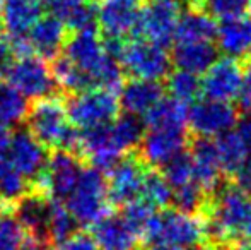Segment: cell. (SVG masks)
<instances>
[{
  "label": "cell",
  "instance_id": "6da1fadb",
  "mask_svg": "<svg viewBox=\"0 0 251 250\" xmlns=\"http://www.w3.org/2000/svg\"><path fill=\"white\" fill-rule=\"evenodd\" d=\"M65 47V55L87 77L91 86L118 91L123 84V69L116 58L104 50V45L94 28L75 31Z\"/></svg>",
  "mask_w": 251,
  "mask_h": 250
},
{
  "label": "cell",
  "instance_id": "7a4b0ae2",
  "mask_svg": "<svg viewBox=\"0 0 251 250\" xmlns=\"http://www.w3.org/2000/svg\"><path fill=\"white\" fill-rule=\"evenodd\" d=\"M250 207V197L236 185L217 189L205 204L201 216L205 218L207 238L212 244L227 249L243 238V224Z\"/></svg>",
  "mask_w": 251,
  "mask_h": 250
},
{
  "label": "cell",
  "instance_id": "3957f363",
  "mask_svg": "<svg viewBox=\"0 0 251 250\" xmlns=\"http://www.w3.org/2000/svg\"><path fill=\"white\" fill-rule=\"evenodd\" d=\"M27 130L45 147L75 153L79 147V129L70 124L65 105L60 98H40L27 108Z\"/></svg>",
  "mask_w": 251,
  "mask_h": 250
},
{
  "label": "cell",
  "instance_id": "277c9868",
  "mask_svg": "<svg viewBox=\"0 0 251 250\" xmlns=\"http://www.w3.org/2000/svg\"><path fill=\"white\" fill-rule=\"evenodd\" d=\"M207 238L205 218L197 213L166 209L154 214L147 224L144 240L151 244H168L178 249H190Z\"/></svg>",
  "mask_w": 251,
  "mask_h": 250
},
{
  "label": "cell",
  "instance_id": "5b68a950",
  "mask_svg": "<svg viewBox=\"0 0 251 250\" xmlns=\"http://www.w3.org/2000/svg\"><path fill=\"white\" fill-rule=\"evenodd\" d=\"M65 206L80 226H93L108 214L109 200L102 171L94 167L82 168L75 187L67 195Z\"/></svg>",
  "mask_w": 251,
  "mask_h": 250
},
{
  "label": "cell",
  "instance_id": "8992f818",
  "mask_svg": "<svg viewBox=\"0 0 251 250\" xmlns=\"http://www.w3.org/2000/svg\"><path fill=\"white\" fill-rule=\"evenodd\" d=\"M67 117L77 129L109 124L120 111V101L115 91L106 87H86L72 93L65 105Z\"/></svg>",
  "mask_w": 251,
  "mask_h": 250
},
{
  "label": "cell",
  "instance_id": "52a82bcc",
  "mask_svg": "<svg viewBox=\"0 0 251 250\" xmlns=\"http://www.w3.org/2000/svg\"><path fill=\"white\" fill-rule=\"evenodd\" d=\"M9 84L24 98H48L58 91L50 67L40 55L27 54L14 58L5 67Z\"/></svg>",
  "mask_w": 251,
  "mask_h": 250
},
{
  "label": "cell",
  "instance_id": "ba28073f",
  "mask_svg": "<svg viewBox=\"0 0 251 250\" xmlns=\"http://www.w3.org/2000/svg\"><path fill=\"white\" fill-rule=\"evenodd\" d=\"M82 168V163L75 156V153L56 149L47 160L45 170L34 182V190L41 192L51 200L67 199V195L75 187Z\"/></svg>",
  "mask_w": 251,
  "mask_h": 250
},
{
  "label": "cell",
  "instance_id": "9c48e42d",
  "mask_svg": "<svg viewBox=\"0 0 251 250\" xmlns=\"http://www.w3.org/2000/svg\"><path fill=\"white\" fill-rule=\"evenodd\" d=\"M118 62H122L123 72L137 79L161 81L169 74L171 58L164 47L147 40H135L123 43Z\"/></svg>",
  "mask_w": 251,
  "mask_h": 250
},
{
  "label": "cell",
  "instance_id": "30bf717a",
  "mask_svg": "<svg viewBox=\"0 0 251 250\" xmlns=\"http://www.w3.org/2000/svg\"><path fill=\"white\" fill-rule=\"evenodd\" d=\"M179 19L176 0H146L135 24V33L142 40L166 47L173 41Z\"/></svg>",
  "mask_w": 251,
  "mask_h": 250
},
{
  "label": "cell",
  "instance_id": "8fae6325",
  "mask_svg": "<svg viewBox=\"0 0 251 250\" xmlns=\"http://www.w3.org/2000/svg\"><path fill=\"white\" fill-rule=\"evenodd\" d=\"M147 173V165L139 154L122 156L109 168L106 190L108 200L113 206H125L142 195L144 178Z\"/></svg>",
  "mask_w": 251,
  "mask_h": 250
},
{
  "label": "cell",
  "instance_id": "7c38bea8",
  "mask_svg": "<svg viewBox=\"0 0 251 250\" xmlns=\"http://www.w3.org/2000/svg\"><path fill=\"white\" fill-rule=\"evenodd\" d=\"M147 134L142 136L139 147V158L147 167H164L178 154L185 153L188 146L186 129H169V127H147Z\"/></svg>",
  "mask_w": 251,
  "mask_h": 250
},
{
  "label": "cell",
  "instance_id": "4fadbf2b",
  "mask_svg": "<svg viewBox=\"0 0 251 250\" xmlns=\"http://www.w3.org/2000/svg\"><path fill=\"white\" fill-rule=\"evenodd\" d=\"M48 160V151L29 130H16L9 139L7 165L34 185Z\"/></svg>",
  "mask_w": 251,
  "mask_h": 250
},
{
  "label": "cell",
  "instance_id": "5bb4252c",
  "mask_svg": "<svg viewBox=\"0 0 251 250\" xmlns=\"http://www.w3.org/2000/svg\"><path fill=\"white\" fill-rule=\"evenodd\" d=\"M188 127L199 137H217L238 124V111L226 101L205 98L188 110Z\"/></svg>",
  "mask_w": 251,
  "mask_h": 250
},
{
  "label": "cell",
  "instance_id": "9a60e30c",
  "mask_svg": "<svg viewBox=\"0 0 251 250\" xmlns=\"http://www.w3.org/2000/svg\"><path fill=\"white\" fill-rule=\"evenodd\" d=\"M77 153L80 158L91 163V167L104 171L109 170L122 156H125L116 142L109 124L82 129L79 136V147Z\"/></svg>",
  "mask_w": 251,
  "mask_h": 250
},
{
  "label": "cell",
  "instance_id": "2e32d148",
  "mask_svg": "<svg viewBox=\"0 0 251 250\" xmlns=\"http://www.w3.org/2000/svg\"><path fill=\"white\" fill-rule=\"evenodd\" d=\"M243 67L234 57L215 58L214 63L203 72V79L200 81V93L205 98L215 101L236 100L241 84Z\"/></svg>",
  "mask_w": 251,
  "mask_h": 250
},
{
  "label": "cell",
  "instance_id": "e0dca14e",
  "mask_svg": "<svg viewBox=\"0 0 251 250\" xmlns=\"http://www.w3.org/2000/svg\"><path fill=\"white\" fill-rule=\"evenodd\" d=\"M146 0H94L96 21L104 38H125L135 29Z\"/></svg>",
  "mask_w": 251,
  "mask_h": 250
},
{
  "label": "cell",
  "instance_id": "ac0fdd59",
  "mask_svg": "<svg viewBox=\"0 0 251 250\" xmlns=\"http://www.w3.org/2000/svg\"><path fill=\"white\" fill-rule=\"evenodd\" d=\"M188 154L192 161L193 178L207 195H212L219 189L222 178V168L219 163L214 140L199 137L192 142V151Z\"/></svg>",
  "mask_w": 251,
  "mask_h": 250
},
{
  "label": "cell",
  "instance_id": "d6986e66",
  "mask_svg": "<svg viewBox=\"0 0 251 250\" xmlns=\"http://www.w3.org/2000/svg\"><path fill=\"white\" fill-rule=\"evenodd\" d=\"M67 26L55 16H41L36 23L27 31V41L31 45V50L36 52L41 58L51 60L62 52L69 40Z\"/></svg>",
  "mask_w": 251,
  "mask_h": 250
},
{
  "label": "cell",
  "instance_id": "ffe728a7",
  "mask_svg": "<svg viewBox=\"0 0 251 250\" xmlns=\"http://www.w3.org/2000/svg\"><path fill=\"white\" fill-rule=\"evenodd\" d=\"M215 40L227 57H245L251 52V19L241 12L221 17Z\"/></svg>",
  "mask_w": 251,
  "mask_h": 250
},
{
  "label": "cell",
  "instance_id": "44dd1931",
  "mask_svg": "<svg viewBox=\"0 0 251 250\" xmlns=\"http://www.w3.org/2000/svg\"><path fill=\"white\" fill-rule=\"evenodd\" d=\"M93 238L98 250H135L139 245V237L116 214H104L93 224Z\"/></svg>",
  "mask_w": 251,
  "mask_h": 250
},
{
  "label": "cell",
  "instance_id": "7402d4cb",
  "mask_svg": "<svg viewBox=\"0 0 251 250\" xmlns=\"http://www.w3.org/2000/svg\"><path fill=\"white\" fill-rule=\"evenodd\" d=\"M118 91L120 107L126 113L137 115V117H144L161 100L164 93L159 81L137 79V77H132L128 83H123Z\"/></svg>",
  "mask_w": 251,
  "mask_h": 250
},
{
  "label": "cell",
  "instance_id": "603a6c76",
  "mask_svg": "<svg viewBox=\"0 0 251 250\" xmlns=\"http://www.w3.org/2000/svg\"><path fill=\"white\" fill-rule=\"evenodd\" d=\"M14 213L27 233L50 240V237H48L50 199L47 195H43L38 190H31L23 199L17 200L14 206Z\"/></svg>",
  "mask_w": 251,
  "mask_h": 250
},
{
  "label": "cell",
  "instance_id": "cb8c5ba5",
  "mask_svg": "<svg viewBox=\"0 0 251 250\" xmlns=\"http://www.w3.org/2000/svg\"><path fill=\"white\" fill-rule=\"evenodd\" d=\"M43 0H2L3 29L9 36H26L34 23L43 16Z\"/></svg>",
  "mask_w": 251,
  "mask_h": 250
},
{
  "label": "cell",
  "instance_id": "d4e9b609",
  "mask_svg": "<svg viewBox=\"0 0 251 250\" xmlns=\"http://www.w3.org/2000/svg\"><path fill=\"white\" fill-rule=\"evenodd\" d=\"M51 16L60 19L70 33L94 28L96 5L94 0H43Z\"/></svg>",
  "mask_w": 251,
  "mask_h": 250
},
{
  "label": "cell",
  "instance_id": "484cf974",
  "mask_svg": "<svg viewBox=\"0 0 251 250\" xmlns=\"http://www.w3.org/2000/svg\"><path fill=\"white\" fill-rule=\"evenodd\" d=\"M217 58L214 41H176L171 60L176 69L192 74H203Z\"/></svg>",
  "mask_w": 251,
  "mask_h": 250
},
{
  "label": "cell",
  "instance_id": "4316f807",
  "mask_svg": "<svg viewBox=\"0 0 251 250\" xmlns=\"http://www.w3.org/2000/svg\"><path fill=\"white\" fill-rule=\"evenodd\" d=\"M217 23L214 16L201 7L190 3L185 14H179L175 31V41H214Z\"/></svg>",
  "mask_w": 251,
  "mask_h": 250
},
{
  "label": "cell",
  "instance_id": "83f0119b",
  "mask_svg": "<svg viewBox=\"0 0 251 250\" xmlns=\"http://www.w3.org/2000/svg\"><path fill=\"white\" fill-rule=\"evenodd\" d=\"M222 173L232 175L251 154V146L238 127L222 132L214 142Z\"/></svg>",
  "mask_w": 251,
  "mask_h": 250
},
{
  "label": "cell",
  "instance_id": "f1b7e54d",
  "mask_svg": "<svg viewBox=\"0 0 251 250\" xmlns=\"http://www.w3.org/2000/svg\"><path fill=\"white\" fill-rule=\"evenodd\" d=\"M147 127H169V129H186L188 125V108L186 103L175 98H161L154 107L144 115Z\"/></svg>",
  "mask_w": 251,
  "mask_h": 250
},
{
  "label": "cell",
  "instance_id": "f546056e",
  "mask_svg": "<svg viewBox=\"0 0 251 250\" xmlns=\"http://www.w3.org/2000/svg\"><path fill=\"white\" fill-rule=\"evenodd\" d=\"M51 76L56 83V87L63 93L72 94L77 91H82L86 87H93L89 83V77L79 69L67 55H56L51 58Z\"/></svg>",
  "mask_w": 251,
  "mask_h": 250
},
{
  "label": "cell",
  "instance_id": "4dcf8cb0",
  "mask_svg": "<svg viewBox=\"0 0 251 250\" xmlns=\"http://www.w3.org/2000/svg\"><path fill=\"white\" fill-rule=\"evenodd\" d=\"M109 127H111V132L115 136L116 142H118L120 149L125 154L139 147L144 136V122L137 115L125 113L120 115V117L116 115L109 122Z\"/></svg>",
  "mask_w": 251,
  "mask_h": 250
},
{
  "label": "cell",
  "instance_id": "1f68e13d",
  "mask_svg": "<svg viewBox=\"0 0 251 250\" xmlns=\"http://www.w3.org/2000/svg\"><path fill=\"white\" fill-rule=\"evenodd\" d=\"M27 101L23 94L12 86L0 84V129L19 124L26 118Z\"/></svg>",
  "mask_w": 251,
  "mask_h": 250
},
{
  "label": "cell",
  "instance_id": "d6a6232c",
  "mask_svg": "<svg viewBox=\"0 0 251 250\" xmlns=\"http://www.w3.org/2000/svg\"><path fill=\"white\" fill-rule=\"evenodd\" d=\"M26 230L17 220L14 206L0 204V250H19Z\"/></svg>",
  "mask_w": 251,
  "mask_h": 250
},
{
  "label": "cell",
  "instance_id": "836d02e7",
  "mask_svg": "<svg viewBox=\"0 0 251 250\" xmlns=\"http://www.w3.org/2000/svg\"><path fill=\"white\" fill-rule=\"evenodd\" d=\"M77 221L67 209L62 200L50 199V213H48V237L51 242H62L72 233H75Z\"/></svg>",
  "mask_w": 251,
  "mask_h": 250
},
{
  "label": "cell",
  "instance_id": "e575fe53",
  "mask_svg": "<svg viewBox=\"0 0 251 250\" xmlns=\"http://www.w3.org/2000/svg\"><path fill=\"white\" fill-rule=\"evenodd\" d=\"M31 190H34V185L12 168L7 167L0 173V204L2 206H16L17 200L23 199Z\"/></svg>",
  "mask_w": 251,
  "mask_h": 250
},
{
  "label": "cell",
  "instance_id": "d590c367",
  "mask_svg": "<svg viewBox=\"0 0 251 250\" xmlns=\"http://www.w3.org/2000/svg\"><path fill=\"white\" fill-rule=\"evenodd\" d=\"M166 77H168V91L171 94V98L186 105L199 98L200 79L197 74L178 69L173 74H168Z\"/></svg>",
  "mask_w": 251,
  "mask_h": 250
},
{
  "label": "cell",
  "instance_id": "8d00e7d4",
  "mask_svg": "<svg viewBox=\"0 0 251 250\" xmlns=\"http://www.w3.org/2000/svg\"><path fill=\"white\" fill-rule=\"evenodd\" d=\"M140 197L144 200H147L154 209L155 207L166 209L173 200V190L162 173H159V171H147L146 178H144L142 195Z\"/></svg>",
  "mask_w": 251,
  "mask_h": 250
},
{
  "label": "cell",
  "instance_id": "74e56055",
  "mask_svg": "<svg viewBox=\"0 0 251 250\" xmlns=\"http://www.w3.org/2000/svg\"><path fill=\"white\" fill-rule=\"evenodd\" d=\"M155 214L154 207L151 206L147 200H144L142 197L132 200V202L123 206V214L122 218L125 220V223L132 228V231L139 238H144V233L147 230V224L152 220V216Z\"/></svg>",
  "mask_w": 251,
  "mask_h": 250
},
{
  "label": "cell",
  "instance_id": "f35d334b",
  "mask_svg": "<svg viewBox=\"0 0 251 250\" xmlns=\"http://www.w3.org/2000/svg\"><path fill=\"white\" fill-rule=\"evenodd\" d=\"M162 168H164L162 175H164V178L168 180L171 190L190 184V182H195V178H193V170H192V161H190V154L186 153V151L178 154L175 160H171Z\"/></svg>",
  "mask_w": 251,
  "mask_h": 250
},
{
  "label": "cell",
  "instance_id": "ab89813d",
  "mask_svg": "<svg viewBox=\"0 0 251 250\" xmlns=\"http://www.w3.org/2000/svg\"><path fill=\"white\" fill-rule=\"evenodd\" d=\"M190 3H195V5L201 7L210 16L226 17L243 12L246 0H190Z\"/></svg>",
  "mask_w": 251,
  "mask_h": 250
},
{
  "label": "cell",
  "instance_id": "60d3db41",
  "mask_svg": "<svg viewBox=\"0 0 251 250\" xmlns=\"http://www.w3.org/2000/svg\"><path fill=\"white\" fill-rule=\"evenodd\" d=\"M56 250H98L96 242L87 233H72L65 240L58 242Z\"/></svg>",
  "mask_w": 251,
  "mask_h": 250
},
{
  "label": "cell",
  "instance_id": "b9f144b4",
  "mask_svg": "<svg viewBox=\"0 0 251 250\" xmlns=\"http://www.w3.org/2000/svg\"><path fill=\"white\" fill-rule=\"evenodd\" d=\"M236 100L239 103V108L243 111H246V113H250L251 111V60L243 69L241 84H239V91Z\"/></svg>",
  "mask_w": 251,
  "mask_h": 250
},
{
  "label": "cell",
  "instance_id": "7bdbcfd3",
  "mask_svg": "<svg viewBox=\"0 0 251 250\" xmlns=\"http://www.w3.org/2000/svg\"><path fill=\"white\" fill-rule=\"evenodd\" d=\"M231 177L234 180L236 187L241 190V192H245L248 197H251V158H248Z\"/></svg>",
  "mask_w": 251,
  "mask_h": 250
},
{
  "label": "cell",
  "instance_id": "ee69618b",
  "mask_svg": "<svg viewBox=\"0 0 251 250\" xmlns=\"http://www.w3.org/2000/svg\"><path fill=\"white\" fill-rule=\"evenodd\" d=\"M51 242L48 238L36 237V235H27L23 240L19 250H50Z\"/></svg>",
  "mask_w": 251,
  "mask_h": 250
},
{
  "label": "cell",
  "instance_id": "f6af8a7d",
  "mask_svg": "<svg viewBox=\"0 0 251 250\" xmlns=\"http://www.w3.org/2000/svg\"><path fill=\"white\" fill-rule=\"evenodd\" d=\"M9 132L7 129H0V173L5 170L9 165H7V147H9Z\"/></svg>",
  "mask_w": 251,
  "mask_h": 250
},
{
  "label": "cell",
  "instance_id": "bcb514c9",
  "mask_svg": "<svg viewBox=\"0 0 251 250\" xmlns=\"http://www.w3.org/2000/svg\"><path fill=\"white\" fill-rule=\"evenodd\" d=\"M226 250H251V242L246 240V238H239V240L231 244Z\"/></svg>",
  "mask_w": 251,
  "mask_h": 250
},
{
  "label": "cell",
  "instance_id": "7dc6e473",
  "mask_svg": "<svg viewBox=\"0 0 251 250\" xmlns=\"http://www.w3.org/2000/svg\"><path fill=\"white\" fill-rule=\"evenodd\" d=\"M243 238H246V240L251 242V202L248 207V214H246L245 224H243Z\"/></svg>",
  "mask_w": 251,
  "mask_h": 250
},
{
  "label": "cell",
  "instance_id": "c3c4849f",
  "mask_svg": "<svg viewBox=\"0 0 251 250\" xmlns=\"http://www.w3.org/2000/svg\"><path fill=\"white\" fill-rule=\"evenodd\" d=\"M188 250H226V249L219 247V245H215V244H205V242H201V244H199V245L190 247Z\"/></svg>",
  "mask_w": 251,
  "mask_h": 250
},
{
  "label": "cell",
  "instance_id": "681fc988",
  "mask_svg": "<svg viewBox=\"0 0 251 250\" xmlns=\"http://www.w3.org/2000/svg\"><path fill=\"white\" fill-rule=\"evenodd\" d=\"M147 250H183V249L173 247V245H168V244H151V247Z\"/></svg>",
  "mask_w": 251,
  "mask_h": 250
},
{
  "label": "cell",
  "instance_id": "f907efd6",
  "mask_svg": "<svg viewBox=\"0 0 251 250\" xmlns=\"http://www.w3.org/2000/svg\"><path fill=\"white\" fill-rule=\"evenodd\" d=\"M0 17H2V0H0Z\"/></svg>",
  "mask_w": 251,
  "mask_h": 250
},
{
  "label": "cell",
  "instance_id": "816d5d0a",
  "mask_svg": "<svg viewBox=\"0 0 251 250\" xmlns=\"http://www.w3.org/2000/svg\"><path fill=\"white\" fill-rule=\"evenodd\" d=\"M2 69H3V67L0 65V79H2Z\"/></svg>",
  "mask_w": 251,
  "mask_h": 250
},
{
  "label": "cell",
  "instance_id": "f5cc1de1",
  "mask_svg": "<svg viewBox=\"0 0 251 250\" xmlns=\"http://www.w3.org/2000/svg\"><path fill=\"white\" fill-rule=\"evenodd\" d=\"M250 19H251V2H250Z\"/></svg>",
  "mask_w": 251,
  "mask_h": 250
}]
</instances>
